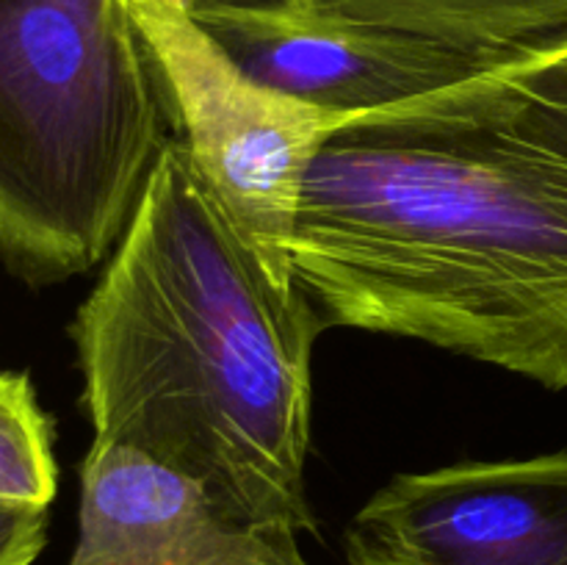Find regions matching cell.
I'll list each match as a JSON object with an SVG mask.
<instances>
[{
    "mask_svg": "<svg viewBox=\"0 0 567 565\" xmlns=\"http://www.w3.org/2000/svg\"><path fill=\"white\" fill-rule=\"evenodd\" d=\"M349 14L468 48H509L567 25V0H327Z\"/></svg>",
    "mask_w": 567,
    "mask_h": 565,
    "instance_id": "8",
    "label": "cell"
},
{
    "mask_svg": "<svg viewBox=\"0 0 567 565\" xmlns=\"http://www.w3.org/2000/svg\"><path fill=\"white\" fill-rule=\"evenodd\" d=\"M53 496L48 415L25 374H0V502L48 507Z\"/></svg>",
    "mask_w": 567,
    "mask_h": 565,
    "instance_id": "9",
    "label": "cell"
},
{
    "mask_svg": "<svg viewBox=\"0 0 567 565\" xmlns=\"http://www.w3.org/2000/svg\"><path fill=\"white\" fill-rule=\"evenodd\" d=\"M271 3H282V0H186V6L194 11V14H199V11H210V9H255V6H271Z\"/></svg>",
    "mask_w": 567,
    "mask_h": 565,
    "instance_id": "11",
    "label": "cell"
},
{
    "mask_svg": "<svg viewBox=\"0 0 567 565\" xmlns=\"http://www.w3.org/2000/svg\"><path fill=\"white\" fill-rule=\"evenodd\" d=\"M291 271L327 325L567 388V25L468 78L343 116Z\"/></svg>",
    "mask_w": 567,
    "mask_h": 565,
    "instance_id": "1",
    "label": "cell"
},
{
    "mask_svg": "<svg viewBox=\"0 0 567 565\" xmlns=\"http://www.w3.org/2000/svg\"><path fill=\"white\" fill-rule=\"evenodd\" d=\"M127 0H0V258L28 286L120 244L166 136Z\"/></svg>",
    "mask_w": 567,
    "mask_h": 565,
    "instance_id": "3",
    "label": "cell"
},
{
    "mask_svg": "<svg viewBox=\"0 0 567 565\" xmlns=\"http://www.w3.org/2000/svg\"><path fill=\"white\" fill-rule=\"evenodd\" d=\"M297 537L238 518L203 485L133 449L94 441L81 463L66 565H310Z\"/></svg>",
    "mask_w": 567,
    "mask_h": 565,
    "instance_id": "7",
    "label": "cell"
},
{
    "mask_svg": "<svg viewBox=\"0 0 567 565\" xmlns=\"http://www.w3.org/2000/svg\"><path fill=\"white\" fill-rule=\"evenodd\" d=\"M347 565H567V449L396 474L343 530Z\"/></svg>",
    "mask_w": 567,
    "mask_h": 565,
    "instance_id": "5",
    "label": "cell"
},
{
    "mask_svg": "<svg viewBox=\"0 0 567 565\" xmlns=\"http://www.w3.org/2000/svg\"><path fill=\"white\" fill-rule=\"evenodd\" d=\"M324 327L169 136L70 327L94 441L188 476L238 518L316 532L308 454Z\"/></svg>",
    "mask_w": 567,
    "mask_h": 565,
    "instance_id": "2",
    "label": "cell"
},
{
    "mask_svg": "<svg viewBox=\"0 0 567 565\" xmlns=\"http://www.w3.org/2000/svg\"><path fill=\"white\" fill-rule=\"evenodd\" d=\"M48 543V507L0 502V565H31Z\"/></svg>",
    "mask_w": 567,
    "mask_h": 565,
    "instance_id": "10",
    "label": "cell"
},
{
    "mask_svg": "<svg viewBox=\"0 0 567 565\" xmlns=\"http://www.w3.org/2000/svg\"><path fill=\"white\" fill-rule=\"evenodd\" d=\"M194 17L255 81L343 116L449 86L504 50L382 25L327 0L210 9Z\"/></svg>",
    "mask_w": 567,
    "mask_h": 565,
    "instance_id": "6",
    "label": "cell"
},
{
    "mask_svg": "<svg viewBox=\"0 0 567 565\" xmlns=\"http://www.w3.org/2000/svg\"><path fill=\"white\" fill-rule=\"evenodd\" d=\"M169 122L199 175L280 282L305 183L343 114L282 94L244 72L186 0H127Z\"/></svg>",
    "mask_w": 567,
    "mask_h": 565,
    "instance_id": "4",
    "label": "cell"
}]
</instances>
